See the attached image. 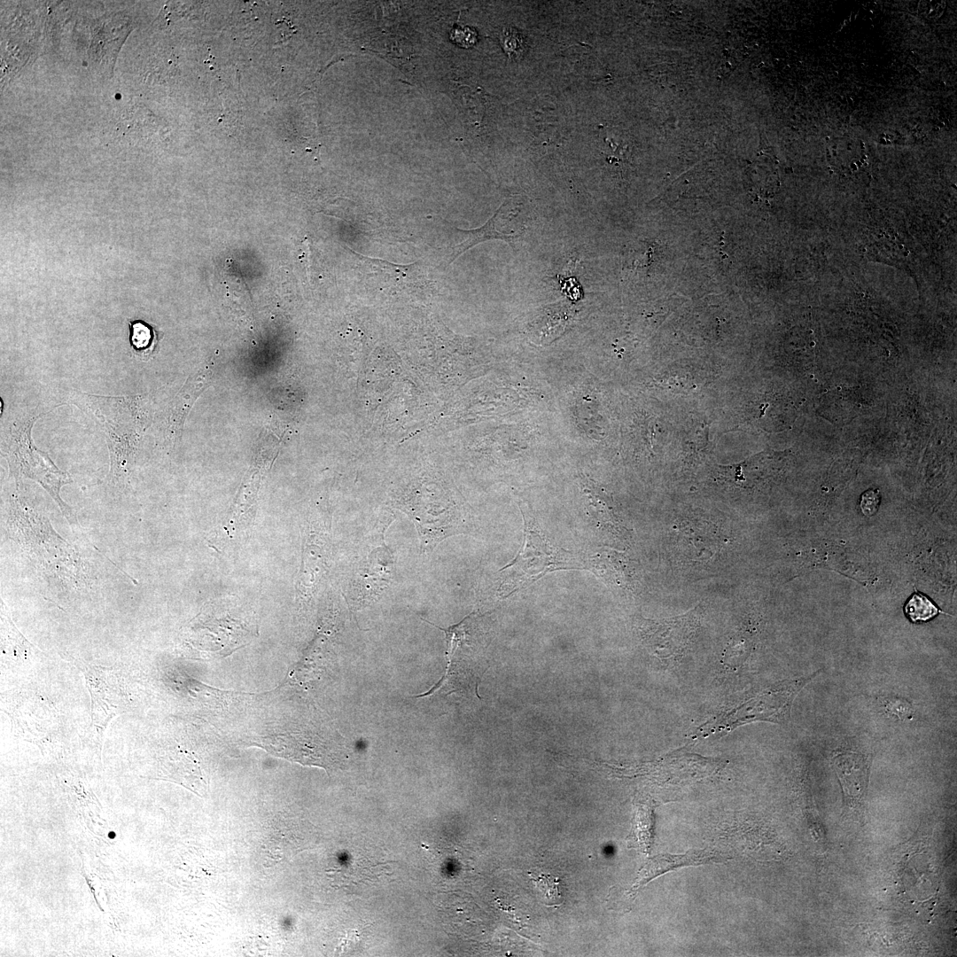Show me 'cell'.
<instances>
[{
	"mask_svg": "<svg viewBox=\"0 0 957 957\" xmlns=\"http://www.w3.org/2000/svg\"><path fill=\"white\" fill-rule=\"evenodd\" d=\"M938 611L934 603L921 594H914L905 606V612L913 622L927 621Z\"/></svg>",
	"mask_w": 957,
	"mask_h": 957,
	"instance_id": "9a60e30c",
	"label": "cell"
},
{
	"mask_svg": "<svg viewBox=\"0 0 957 957\" xmlns=\"http://www.w3.org/2000/svg\"><path fill=\"white\" fill-rule=\"evenodd\" d=\"M538 890L542 894L543 902L548 906L560 905L563 900L562 882L551 875L540 874L531 876Z\"/></svg>",
	"mask_w": 957,
	"mask_h": 957,
	"instance_id": "5bb4252c",
	"label": "cell"
},
{
	"mask_svg": "<svg viewBox=\"0 0 957 957\" xmlns=\"http://www.w3.org/2000/svg\"><path fill=\"white\" fill-rule=\"evenodd\" d=\"M608 587L615 590L633 592L640 587L636 564L626 555L609 548H599L589 554L583 563Z\"/></svg>",
	"mask_w": 957,
	"mask_h": 957,
	"instance_id": "ba28073f",
	"label": "cell"
},
{
	"mask_svg": "<svg viewBox=\"0 0 957 957\" xmlns=\"http://www.w3.org/2000/svg\"><path fill=\"white\" fill-rule=\"evenodd\" d=\"M879 502L880 497L877 490L865 492L860 498L862 512L868 517L874 515L878 509Z\"/></svg>",
	"mask_w": 957,
	"mask_h": 957,
	"instance_id": "ac0fdd59",
	"label": "cell"
},
{
	"mask_svg": "<svg viewBox=\"0 0 957 957\" xmlns=\"http://www.w3.org/2000/svg\"><path fill=\"white\" fill-rule=\"evenodd\" d=\"M720 857L705 851H690L682 855H659L650 860L640 871L633 886L638 890L654 877L674 868L699 865L719 860Z\"/></svg>",
	"mask_w": 957,
	"mask_h": 957,
	"instance_id": "8fae6325",
	"label": "cell"
},
{
	"mask_svg": "<svg viewBox=\"0 0 957 957\" xmlns=\"http://www.w3.org/2000/svg\"><path fill=\"white\" fill-rule=\"evenodd\" d=\"M328 517H309L306 526L301 568L297 590L301 600H310L319 589L331 552Z\"/></svg>",
	"mask_w": 957,
	"mask_h": 957,
	"instance_id": "8992f818",
	"label": "cell"
},
{
	"mask_svg": "<svg viewBox=\"0 0 957 957\" xmlns=\"http://www.w3.org/2000/svg\"><path fill=\"white\" fill-rule=\"evenodd\" d=\"M70 402L89 411L106 435L110 452L108 480L115 486L128 483L147 423L146 408L139 395L108 397L74 392Z\"/></svg>",
	"mask_w": 957,
	"mask_h": 957,
	"instance_id": "6da1fadb",
	"label": "cell"
},
{
	"mask_svg": "<svg viewBox=\"0 0 957 957\" xmlns=\"http://www.w3.org/2000/svg\"><path fill=\"white\" fill-rule=\"evenodd\" d=\"M519 208L517 198H510L483 226L462 230L466 234L465 240L454 247L450 262L477 244L489 239H501L514 245L525 231V226L517 227L516 223Z\"/></svg>",
	"mask_w": 957,
	"mask_h": 957,
	"instance_id": "52a82bcc",
	"label": "cell"
},
{
	"mask_svg": "<svg viewBox=\"0 0 957 957\" xmlns=\"http://www.w3.org/2000/svg\"><path fill=\"white\" fill-rule=\"evenodd\" d=\"M699 606L686 614L661 620L643 619L641 634L645 644L660 658L682 656L699 626Z\"/></svg>",
	"mask_w": 957,
	"mask_h": 957,
	"instance_id": "5b68a950",
	"label": "cell"
},
{
	"mask_svg": "<svg viewBox=\"0 0 957 957\" xmlns=\"http://www.w3.org/2000/svg\"><path fill=\"white\" fill-rule=\"evenodd\" d=\"M833 764L844 796L849 801H860L868 787V759L857 752L845 751L834 757Z\"/></svg>",
	"mask_w": 957,
	"mask_h": 957,
	"instance_id": "30bf717a",
	"label": "cell"
},
{
	"mask_svg": "<svg viewBox=\"0 0 957 957\" xmlns=\"http://www.w3.org/2000/svg\"><path fill=\"white\" fill-rule=\"evenodd\" d=\"M587 510L595 525L603 532L617 537H624L626 529L610 506L595 492L587 490Z\"/></svg>",
	"mask_w": 957,
	"mask_h": 957,
	"instance_id": "7c38bea8",
	"label": "cell"
},
{
	"mask_svg": "<svg viewBox=\"0 0 957 957\" xmlns=\"http://www.w3.org/2000/svg\"><path fill=\"white\" fill-rule=\"evenodd\" d=\"M42 415L15 422L4 446L10 474L18 481L22 478L38 482L54 499L62 514L73 525L76 523L69 506L60 497V488L72 483L66 471L59 470L49 455L38 449L31 438V430Z\"/></svg>",
	"mask_w": 957,
	"mask_h": 957,
	"instance_id": "3957f363",
	"label": "cell"
},
{
	"mask_svg": "<svg viewBox=\"0 0 957 957\" xmlns=\"http://www.w3.org/2000/svg\"><path fill=\"white\" fill-rule=\"evenodd\" d=\"M393 554L382 537L370 549L367 560L354 580L353 590L357 598L371 599L386 588L393 576Z\"/></svg>",
	"mask_w": 957,
	"mask_h": 957,
	"instance_id": "9c48e42d",
	"label": "cell"
},
{
	"mask_svg": "<svg viewBox=\"0 0 957 957\" xmlns=\"http://www.w3.org/2000/svg\"><path fill=\"white\" fill-rule=\"evenodd\" d=\"M129 339L133 351L138 355L145 356L152 351L156 336L146 323L135 320L129 323Z\"/></svg>",
	"mask_w": 957,
	"mask_h": 957,
	"instance_id": "4fadbf2b",
	"label": "cell"
},
{
	"mask_svg": "<svg viewBox=\"0 0 957 957\" xmlns=\"http://www.w3.org/2000/svg\"><path fill=\"white\" fill-rule=\"evenodd\" d=\"M810 679L774 685L737 707L704 722L693 732V738L725 735L739 726L754 721L782 723L789 718L795 696Z\"/></svg>",
	"mask_w": 957,
	"mask_h": 957,
	"instance_id": "277c9868",
	"label": "cell"
},
{
	"mask_svg": "<svg viewBox=\"0 0 957 957\" xmlns=\"http://www.w3.org/2000/svg\"><path fill=\"white\" fill-rule=\"evenodd\" d=\"M748 651V641L746 637L738 634L727 646L724 652V660L730 664H739L742 658L746 657Z\"/></svg>",
	"mask_w": 957,
	"mask_h": 957,
	"instance_id": "2e32d148",
	"label": "cell"
},
{
	"mask_svg": "<svg viewBox=\"0 0 957 957\" xmlns=\"http://www.w3.org/2000/svg\"><path fill=\"white\" fill-rule=\"evenodd\" d=\"M520 510L524 521L523 543L517 556L498 571L496 595L501 599L530 586L548 573L584 569L583 564L572 552L550 543L529 510Z\"/></svg>",
	"mask_w": 957,
	"mask_h": 957,
	"instance_id": "7a4b0ae2",
	"label": "cell"
},
{
	"mask_svg": "<svg viewBox=\"0 0 957 957\" xmlns=\"http://www.w3.org/2000/svg\"><path fill=\"white\" fill-rule=\"evenodd\" d=\"M450 39L462 47H470L477 41V33L471 27H455L450 33Z\"/></svg>",
	"mask_w": 957,
	"mask_h": 957,
	"instance_id": "e0dca14e",
	"label": "cell"
}]
</instances>
